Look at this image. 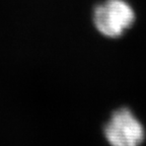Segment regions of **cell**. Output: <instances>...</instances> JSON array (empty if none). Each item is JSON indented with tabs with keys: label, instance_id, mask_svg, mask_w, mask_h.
<instances>
[{
	"label": "cell",
	"instance_id": "6da1fadb",
	"mask_svg": "<svg viewBox=\"0 0 146 146\" xmlns=\"http://www.w3.org/2000/svg\"><path fill=\"white\" fill-rule=\"evenodd\" d=\"M134 19L132 7L124 0H107L94 9V25L100 34L109 38L122 36Z\"/></svg>",
	"mask_w": 146,
	"mask_h": 146
},
{
	"label": "cell",
	"instance_id": "7a4b0ae2",
	"mask_svg": "<svg viewBox=\"0 0 146 146\" xmlns=\"http://www.w3.org/2000/svg\"><path fill=\"white\" fill-rule=\"evenodd\" d=\"M105 135L112 146H139L145 137L143 126L127 108L113 113Z\"/></svg>",
	"mask_w": 146,
	"mask_h": 146
}]
</instances>
